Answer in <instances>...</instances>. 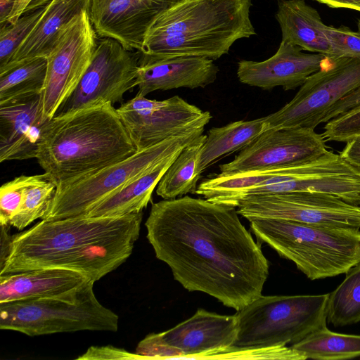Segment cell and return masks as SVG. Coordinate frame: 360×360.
Returning a JSON list of instances; mask_svg holds the SVG:
<instances>
[{"instance_id": "6da1fadb", "label": "cell", "mask_w": 360, "mask_h": 360, "mask_svg": "<svg viewBox=\"0 0 360 360\" xmlns=\"http://www.w3.org/2000/svg\"><path fill=\"white\" fill-rule=\"evenodd\" d=\"M236 207L188 195L152 204L145 223L156 257L188 291L240 311L262 295L269 264Z\"/></svg>"}, {"instance_id": "7a4b0ae2", "label": "cell", "mask_w": 360, "mask_h": 360, "mask_svg": "<svg viewBox=\"0 0 360 360\" xmlns=\"http://www.w3.org/2000/svg\"><path fill=\"white\" fill-rule=\"evenodd\" d=\"M142 219L143 211L119 217L42 219L13 236L0 275L61 268L81 273L95 283L131 255Z\"/></svg>"}, {"instance_id": "3957f363", "label": "cell", "mask_w": 360, "mask_h": 360, "mask_svg": "<svg viewBox=\"0 0 360 360\" xmlns=\"http://www.w3.org/2000/svg\"><path fill=\"white\" fill-rule=\"evenodd\" d=\"M136 151L117 109L107 103L51 119L42 130L36 159L58 186Z\"/></svg>"}, {"instance_id": "277c9868", "label": "cell", "mask_w": 360, "mask_h": 360, "mask_svg": "<svg viewBox=\"0 0 360 360\" xmlns=\"http://www.w3.org/2000/svg\"><path fill=\"white\" fill-rule=\"evenodd\" d=\"M252 6V0H180L155 20L140 52L157 58L217 60L237 40L257 34Z\"/></svg>"}, {"instance_id": "5b68a950", "label": "cell", "mask_w": 360, "mask_h": 360, "mask_svg": "<svg viewBox=\"0 0 360 360\" xmlns=\"http://www.w3.org/2000/svg\"><path fill=\"white\" fill-rule=\"evenodd\" d=\"M259 243L295 263L310 280L345 274L360 263V229L310 225L294 221L250 220Z\"/></svg>"}, {"instance_id": "8992f818", "label": "cell", "mask_w": 360, "mask_h": 360, "mask_svg": "<svg viewBox=\"0 0 360 360\" xmlns=\"http://www.w3.org/2000/svg\"><path fill=\"white\" fill-rule=\"evenodd\" d=\"M88 281L65 294L0 303V328L37 336L82 330L116 332L118 316L101 304Z\"/></svg>"}, {"instance_id": "52a82bcc", "label": "cell", "mask_w": 360, "mask_h": 360, "mask_svg": "<svg viewBox=\"0 0 360 360\" xmlns=\"http://www.w3.org/2000/svg\"><path fill=\"white\" fill-rule=\"evenodd\" d=\"M328 295H260L236 314L234 345L286 346L301 341L326 327Z\"/></svg>"}, {"instance_id": "ba28073f", "label": "cell", "mask_w": 360, "mask_h": 360, "mask_svg": "<svg viewBox=\"0 0 360 360\" xmlns=\"http://www.w3.org/2000/svg\"><path fill=\"white\" fill-rule=\"evenodd\" d=\"M204 130L172 137L127 158L57 186L41 219L84 216L96 203L165 158L181 151Z\"/></svg>"}, {"instance_id": "9c48e42d", "label": "cell", "mask_w": 360, "mask_h": 360, "mask_svg": "<svg viewBox=\"0 0 360 360\" xmlns=\"http://www.w3.org/2000/svg\"><path fill=\"white\" fill-rule=\"evenodd\" d=\"M359 86V59L327 58L290 102L264 117L266 129L294 127L315 129L334 105Z\"/></svg>"}, {"instance_id": "30bf717a", "label": "cell", "mask_w": 360, "mask_h": 360, "mask_svg": "<svg viewBox=\"0 0 360 360\" xmlns=\"http://www.w3.org/2000/svg\"><path fill=\"white\" fill-rule=\"evenodd\" d=\"M98 41L87 10L76 15L60 30L46 57L47 71L41 93L45 119H52L75 90L91 62Z\"/></svg>"}, {"instance_id": "8fae6325", "label": "cell", "mask_w": 360, "mask_h": 360, "mask_svg": "<svg viewBox=\"0 0 360 360\" xmlns=\"http://www.w3.org/2000/svg\"><path fill=\"white\" fill-rule=\"evenodd\" d=\"M139 56L112 38L98 40L81 81L55 116L107 103L122 104L124 94L136 86Z\"/></svg>"}, {"instance_id": "7c38bea8", "label": "cell", "mask_w": 360, "mask_h": 360, "mask_svg": "<svg viewBox=\"0 0 360 360\" xmlns=\"http://www.w3.org/2000/svg\"><path fill=\"white\" fill-rule=\"evenodd\" d=\"M233 207L249 221L270 218L360 229V206L326 193L289 192L249 195L238 200Z\"/></svg>"}, {"instance_id": "4fadbf2b", "label": "cell", "mask_w": 360, "mask_h": 360, "mask_svg": "<svg viewBox=\"0 0 360 360\" xmlns=\"http://www.w3.org/2000/svg\"><path fill=\"white\" fill-rule=\"evenodd\" d=\"M136 150L204 130L212 115L179 96L163 101L136 94L116 108Z\"/></svg>"}, {"instance_id": "5bb4252c", "label": "cell", "mask_w": 360, "mask_h": 360, "mask_svg": "<svg viewBox=\"0 0 360 360\" xmlns=\"http://www.w3.org/2000/svg\"><path fill=\"white\" fill-rule=\"evenodd\" d=\"M314 129L294 127L264 131L235 158L219 166L221 174L285 166L316 158L327 151Z\"/></svg>"}, {"instance_id": "9a60e30c", "label": "cell", "mask_w": 360, "mask_h": 360, "mask_svg": "<svg viewBox=\"0 0 360 360\" xmlns=\"http://www.w3.org/2000/svg\"><path fill=\"white\" fill-rule=\"evenodd\" d=\"M180 0H90L88 13L100 37L140 51L155 20Z\"/></svg>"}, {"instance_id": "2e32d148", "label": "cell", "mask_w": 360, "mask_h": 360, "mask_svg": "<svg viewBox=\"0 0 360 360\" xmlns=\"http://www.w3.org/2000/svg\"><path fill=\"white\" fill-rule=\"evenodd\" d=\"M238 333L234 315L198 309L188 319L162 332L164 340L184 352L182 359H229Z\"/></svg>"}, {"instance_id": "e0dca14e", "label": "cell", "mask_w": 360, "mask_h": 360, "mask_svg": "<svg viewBox=\"0 0 360 360\" xmlns=\"http://www.w3.org/2000/svg\"><path fill=\"white\" fill-rule=\"evenodd\" d=\"M302 51L297 46L281 41L276 53L265 60H240L237 68L238 80L264 90L276 86L285 91L300 87L327 60L322 53H306Z\"/></svg>"}, {"instance_id": "ac0fdd59", "label": "cell", "mask_w": 360, "mask_h": 360, "mask_svg": "<svg viewBox=\"0 0 360 360\" xmlns=\"http://www.w3.org/2000/svg\"><path fill=\"white\" fill-rule=\"evenodd\" d=\"M140 53L136 86L146 96L157 90L205 88L217 78L213 60L194 56L157 58Z\"/></svg>"}, {"instance_id": "d6986e66", "label": "cell", "mask_w": 360, "mask_h": 360, "mask_svg": "<svg viewBox=\"0 0 360 360\" xmlns=\"http://www.w3.org/2000/svg\"><path fill=\"white\" fill-rule=\"evenodd\" d=\"M41 94L0 104V162L36 158L42 130Z\"/></svg>"}, {"instance_id": "ffe728a7", "label": "cell", "mask_w": 360, "mask_h": 360, "mask_svg": "<svg viewBox=\"0 0 360 360\" xmlns=\"http://www.w3.org/2000/svg\"><path fill=\"white\" fill-rule=\"evenodd\" d=\"M88 281L81 273L61 268L0 275V303L60 295Z\"/></svg>"}, {"instance_id": "44dd1931", "label": "cell", "mask_w": 360, "mask_h": 360, "mask_svg": "<svg viewBox=\"0 0 360 360\" xmlns=\"http://www.w3.org/2000/svg\"><path fill=\"white\" fill-rule=\"evenodd\" d=\"M181 151L165 158L134 177L93 205L84 216L119 217L142 212L151 200L155 188Z\"/></svg>"}, {"instance_id": "7402d4cb", "label": "cell", "mask_w": 360, "mask_h": 360, "mask_svg": "<svg viewBox=\"0 0 360 360\" xmlns=\"http://www.w3.org/2000/svg\"><path fill=\"white\" fill-rule=\"evenodd\" d=\"M90 0H51L38 23L16 51L2 74L35 57H47L60 30L76 15L89 9Z\"/></svg>"}, {"instance_id": "603a6c76", "label": "cell", "mask_w": 360, "mask_h": 360, "mask_svg": "<svg viewBox=\"0 0 360 360\" xmlns=\"http://www.w3.org/2000/svg\"><path fill=\"white\" fill-rule=\"evenodd\" d=\"M282 40L302 50L322 53L330 51L326 25L318 11L304 0H279L275 15Z\"/></svg>"}, {"instance_id": "cb8c5ba5", "label": "cell", "mask_w": 360, "mask_h": 360, "mask_svg": "<svg viewBox=\"0 0 360 360\" xmlns=\"http://www.w3.org/2000/svg\"><path fill=\"white\" fill-rule=\"evenodd\" d=\"M266 129L264 117L210 129L200 151L198 173L201 175L220 158L243 150Z\"/></svg>"}, {"instance_id": "d4e9b609", "label": "cell", "mask_w": 360, "mask_h": 360, "mask_svg": "<svg viewBox=\"0 0 360 360\" xmlns=\"http://www.w3.org/2000/svg\"><path fill=\"white\" fill-rule=\"evenodd\" d=\"M205 138L202 134L181 150L159 181L158 195L169 200L195 193L201 177L197 167Z\"/></svg>"}, {"instance_id": "484cf974", "label": "cell", "mask_w": 360, "mask_h": 360, "mask_svg": "<svg viewBox=\"0 0 360 360\" xmlns=\"http://www.w3.org/2000/svg\"><path fill=\"white\" fill-rule=\"evenodd\" d=\"M290 347L306 359H349L360 356V335L335 333L324 327Z\"/></svg>"}, {"instance_id": "4316f807", "label": "cell", "mask_w": 360, "mask_h": 360, "mask_svg": "<svg viewBox=\"0 0 360 360\" xmlns=\"http://www.w3.org/2000/svg\"><path fill=\"white\" fill-rule=\"evenodd\" d=\"M47 71V58L35 57L0 74V104L41 94Z\"/></svg>"}, {"instance_id": "83f0119b", "label": "cell", "mask_w": 360, "mask_h": 360, "mask_svg": "<svg viewBox=\"0 0 360 360\" xmlns=\"http://www.w3.org/2000/svg\"><path fill=\"white\" fill-rule=\"evenodd\" d=\"M344 281L329 293L326 321L335 327L360 321V263L346 273Z\"/></svg>"}, {"instance_id": "f1b7e54d", "label": "cell", "mask_w": 360, "mask_h": 360, "mask_svg": "<svg viewBox=\"0 0 360 360\" xmlns=\"http://www.w3.org/2000/svg\"><path fill=\"white\" fill-rule=\"evenodd\" d=\"M57 185L46 173L28 176L22 201L10 225L22 230L46 214L55 195Z\"/></svg>"}, {"instance_id": "f546056e", "label": "cell", "mask_w": 360, "mask_h": 360, "mask_svg": "<svg viewBox=\"0 0 360 360\" xmlns=\"http://www.w3.org/2000/svg\"><path fill=\"white\" fill-rule=\"evenodd\" d=\"M48 4L25 12L14 23L0 28V72L32 32Z\"/></svg>"}, {"instance_id": "4dcf8cb0", "label": "cell", "mask_w": 360, "mask_h": 360, "mask_svg": "<svg viewBox=\"0 0 360 360\" xmlns=\"http://www.w3.org/2000/svg\"><path fill=\"white\" fill-rule=\"evenodd\" d=\"M325 34L330 44L328 59L351 58L360 60V33L345 26H326Z\"/></svg>"}, {"instance_id": "1f68e13d", "label": "cell", "mask_w": 360, "mask_h": 360, "mask_svg": "<svg viewBox=\"0 0 360 360\" xmlns=\"http://www.w3.org/2000/svg\"><path fill=\"white\" fill-rule=\"evenodd\" d=\"M27 178V175H21L1 186L0 225H10L11 220L18 212Z\"/></svg>"}, {"instance_id": "d6a6232c", "label": "cell", "mask_w": 360, "mask_h": 360, "mask_svg": "<svg viewBox=\"0 0 360 360\" xmlns=\"http://www.w3.org/2000/svg\"><path fill=\"white\" fill-rule=\"evenodd\" d=\"M322 135L326 141L345 143L360 135V108L326 122Z\"/></svg>"}, {"instance_id": "836d02e7", "label": "cell", "mask_w": 360, "mask_h": 360, "mask_svg": "<svg viewBox=\"0 0 360 360\" xmlns=\"http://www.w3.org/2000/svg\"><path fill=\"white\" fill-rule=\"evenodd\" d=\"M135 353L145 359H182L184 356V352L168 344L161 333L148 335L138 344Z\"/></svg>"}, {"instance_id": "e575fe53", "label": "cell", "mask_w": 360, "mask_h": 360, "mask_svg": "<svg viewBox=\"0 0 360 360\" xmlns=\"http://www.w3.org/2000/svg\"><path fill=\"white\" fill-rule=\"evenodd\" d=\"M51 0H0V28L14 23L22 15Z\"/></svg>"}, {"instance_id": "d590c367", "label": "cell", "mask_w": 360, "mask_h": 360, "mask_svg": "<svg viewBox=\"0 0 360 360\" xmlns=\"http://www.w3.org/2000/svg\"><path fill=\"white\" fill-rule=\"evenodd\" d=\"M79 360L93 359H145L136 353H130L124 349L112 346L91 347L81 356Z\"/></svg>"}, {"instance_id": "8d00e7d4", "label": "cell", "mask_w": 360, "mask_h": 360, "mask_svg": "<svg viewBox=\"0 0 360 360\" xmlns=\"http://www.w3.org/2000/svg\"><path fill=\"white\" fill-rule=\"evenodd\" d=\"M358 108H360V86L334 105L327 112L323 123Z\"/></svg>"}, {"instance_id": "74e56055", "label": "cell", "mask_w": 360, "mask_h": 360, "mask_svg": "<svg viewBox=\"0 0 360 360\" xmlns=\"http://www.w3.org/2000/svg\"><path fill=\"white\" fill-rule=\"evenodd\" d=\"M340 155L354 166L360 169V135L346 142Z\"/></svg>"}, {"instance_id": "f35d334b", "label": "cell", "mask_w": 360, "mask_h": 360, "mask_svg": "<svg viewBox=\"0 0 360 360\" xmlns=\"http://www.w3.org/2000/svg\"><path fill=\"white\" fill-rule=\"evenodd\" d=\"M11 225H1L0 268L5 264L11 250L13 236L9 235Z\"/></svg>"}, {"instance_id": "ab89813d", "label": "cell", "mask_w": 360, "mask_h": 360, "mask_svg": "<svg viewBox=\"0 0 360 360\" xmlns=\"http://www.w3.org/2000/svg\"><path fill=\"white\" fill-rule=\"evenodd\" d=\"M335 8H349L360 12V0H314Z\"/></svg>"}, {"instance_id": "60d3db41", "label": "cell", "mask_w": 360, "mask_h": 360, "mask_svg": "<svg viewBox=\"0 0 360 360\" xmlns=\"http://www.w3.org/2000/svg\"><path fill=\"white\" fill-rule=\"evenodd\" d=\"M357 27H358L357 32L360 33V19H359L357 21Z\"/></svg>"}]
</instances>
